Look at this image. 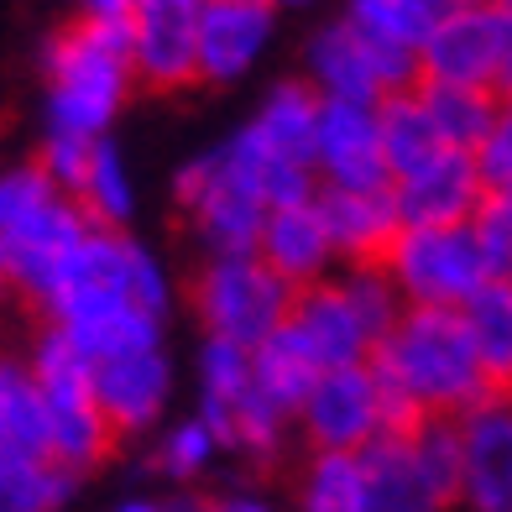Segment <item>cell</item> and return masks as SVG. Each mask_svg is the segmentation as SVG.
Segmentation results:
<instances>
[{
	"label": "cell",
	"instance_id": "1",
	"mask_svg": "<svg viewBox=\"0 0 512 512\" xmlns=\"http://www.w3.org/2000/svg\"><path fill=\"white\" fill-rule=\"evenodd\" d=\"M136 95L126 27L68 21L42 42V136L105 142Z\"/></svg>",
	"mask_w": 512,
	"mask_h": 512
},
{
	"label": "cell",
	"instance_id": "2",
	"mask_svg": "<svg viewBox=\"0 0 512 512\" xmlns=\"http://www.w3.org/2000/svg\"><path fill=\"white\" fill-rule=\"evenodd\" d=\"M371 366L413 418H460L492 398L460 309H403Z\"/></svg>",
	"mask_w": 512,
	"mask_h": 512
},
{
	"label": "cell",
	"instance_id": "3",
	"mask_svg": "<svg viewBox=\"0 0 512 512\" xmlns=\"http://www.w3.org/2000/svg\"><path fill=\"white\" fill-rule=\"evenodd\" d=\"M110 309H142L162 324H173L178 277L136 230H89L79 251L63 262L53 288L37 298L42 324H79Z\"/></svg>",
	"mask_w": 512,
	"mask_h": 512
},
{
	"label": "cell",
	"instance_id": "4",
	"mask_svg": "<svg viewBox=\"0 0 512 512\" xmlns=\"http://www.w3.org/2000/svg\"><path fill=\"white\" fill-rule=\"evenodd\" d=\"M21 356H27L32 377L42 387V403H48V455L63 471L89 481L115 455V445H121L95 403V366L53 324H42Z\"/></svg>",
	"mask_w": 512,
	"mask_h": 512
},
{
	"label": "cell",
	"instance_id": "5",
	"mask_svg": "<svg viewBox=\"0 0 512 512\" xmlns=\"http://www.w3.org/2000/svg\"><path fill=\"white\" fill-rule=\"evenodd\" d=\"M183 298H189V314L204 340H230L241 351H256L262 340H272L293 314V288L256 251L204 256Z\"/></svg>",
	"mask_w": 512,
	"mask_h": 512
},
{
	"label": "cell",
	"instance_id": "6",
	"mask_svg": "<svg viewBox=\"0 0 512 512\" xmlns=\"http://www.w3.org/2000/svg\"><path fill=\"white\" fill-rule=\"evenodd\" d=\"M382 272L392 277L403 309H465L492 283L486 251L471 225H403L387 246Z\"/></svg>",
	"mask_w": 512,
	"mask_h": 512
},
{
	"label": "cell",
	"instance_id": "7",
	"mask_svg": "<svg viewBox=\"0 0 512 512\" xmlns=\"http://www.w3.org/2000/svg\"><path fill=\"white\" fill-rule=\"evenodd\" d=\"M418 418L392 398L377 366H335L319 371L314 392L298 408V439L304 450H330V455H361L387 434L413 429Z\"/></svg>",
	"mask_w": 512,
	"mask_h": 512
},
{
	"label": "cell",
	"instance_id": "8",
	"mask_svg": "<svg viewBox=\"0 0 512 512\" xmlns=\"http://www.w3.org/2000/svg\"><path fill=\"white\" fill-rule=\"evenodd\" d=\"M173 204L189 220V236L204 256H241V251H256V241H262L267 204L220 157V147H204L189 162H178Z\"/></svg>",
	"mask_w": 512,
	"mask_h": 512
},
{
	"label": "cell",
	"instance_id": "9",
	"mask_svg": "<svg viewBox=\"0 0 512 512\" xmlns=\"http://www.w3.org/2000/svg\"><path fill=\"white\" fill-rule=\"evenodd\" d=\"M304 84L319 100L340 105H371L418 84V58L392 53L382 42L361 37L345 16H330L304 37Z\"/></svg>",
	"mask_w": 512,
	"mask_h": 512
},
{
	"label": "cell",
	"instance_id": "10",
	"mask_svg": "<svg viewBox=\"0 0 512 512\" xmlns=\"http://www.w3.org/2000/svg\"><path fill=\"white\" fill-rule=\"evenodd\" d=\"M507 74H512V6H497V0L445 11L429 42L418 48V79L424 84H460L502 95Z\"/></svg>",
	"mask_w": 512,
	"mask_h": 512
},
{
	"label": "cell",
	"instance_id": "11",
	"mask_svg": "<svg viewBox=\"0 0 512 512\" xmlns=\"http://www.w3.org/2000/svg\"><path fill=\"white\" fill-rule=\"evenodd\" d=\"M209 0H136L126 21L136 89L183 95L199 84V27Z\"/></svg>",
	"mask_w": 512,
	"mask_h": 512
},
{
	"label": "cell",
	"instance_id": "12",
	"mask_svg": "<svg viewBox=\"0 0 512 512\" xmlns=\"http://www.w3.org/2000/svg\"><path fill=\"white\" fill-rule=\"evenodd\" d=\"M95 403L105 413V424L115 439H152L162 424L173 418L178 403V361L168 345L152 351H131L95 366Z\"/></svg>",
	"mask_w": 512,
	"mask_h": 512
},
{
	"label": "cell",
	"instance_id": "13",
	"mask_svg": "<svg viewBox=\"0 0 512 512\" xmlns=\"http://www.w3.org/2000/svg\"><path fill=\"white\" fill-rule=\"evenodd\" d=\"M283 11L272 0H209L199 27V84L204 89H236L251 79L277 42Z\"/></svg>",
	"mask_w": 512,
	"mask_h": 512
},
{
	"label": "cell",
	"instance_id": "14",
	"mask_svg": "<svg viewBox=\"0 0 512 512\" xmlns=\"http://www.w3.org/2000/svg\"><path fill=\"white\" fill-rule=\"evenodd\" d=\"M460 424V512H512V392H492Z\"/></svg>",
	"mask_w": 512,
	"mask_h": 512
},
{
	"label": "cell",
	"instance_id": "15",
	"mask_svg": "<svg viewBox=\"0 0 512 512\" xmlns=\"http://www.w3.org/2000/svg\"><path fill=\"white\" fill-rule=\"evenodd\" d=\"M314 178L319 189H387V157H382V131L371 105H319V131H314Z\"/></svg>",
	"mask_w": 512,
	"mask_h": 512
},
{
	"label": "cell",
	"instance_id": "16",
	"mask_svg": "<svg viewBox=\"0 0 512 512\" xmlns=\"http://www.w3.org/2000/svg\"><path fill=\"white\" fill-rule=\"evenodd\" d=\"M256 256H262L293 293H304L314 283H330V277L340 272V256H335V241H330V225H324V215H319V194L267 209Z\"/></svg>",
	"mask_w": 512,
	"mask_h": 512
},
{
	"label": "cell",
	"instance_id": "17",
	"mask_svg": "<svg viewBox=\"0 0 512 512\" xmlns=\"http://www.w3.org/2000/svg\"><path fill=\"white\" fill-rule=\"evenodd\" d=\"M403 225H471L486 199V178L471 152H439L434 162L392 178Z\"/></svg>",
	"mask_w": 512,
	"mask_h": 512
},
{
	"label": "cell",
	"instance_id": "18",
	"mask_svg": "<svg viewBox=\"0 0 512 512\" xmlns=\"http://www.w3.org/2000/svg\"><path fill=\"white\" fill-rule=\"evenodd\" d=\"M288 330L309 345V356L335 371V366H366L377 356V335L371 324L356 314V304L345 298V288L335 283H314L304 293H293V314H288Z\"/></svg>",
	"mask_w": 512,
	"mask_h": 512
},
{
	"label": "cell",
	"instance_id": "19",
	"mask_svg": "<svg viewBox=\"0 0 512 512\" xmlns=\"http://www.w3.org/2000/svg\"><path fill=\"white\" fill-rule=\"evenodd\" d=\"M319 215L330 225L340 267L382 262L387 246L398 241V230H403L392 183L387 189H319Z\"/></svg>",
	"mask_w": 512,
	"mask_h": 512
},
{
	"label": "cell",
	"instance_id": "20",
	"mask_svg": "<svg viewBox=\"0 0 512 512\" xmlns=\"http://www.w3.org/2000/svg\"><path fill=\"white\" fill-rule=\"evenodd\" d=\"M220 147V157L236 168L256 194H262V204L267 209H277V204H298V199H314L319 194V178H314V168L309 162H298V157H288V152H277L262 131H256L251 121L246 126H236L225 136V142H215Z\"/></svg>",
	"mask_w": 512,
	"mask_h": 512
},
{
	"label": "cell",
	"instance_id": "21",
	"mask_svg": "<svg viewBox=\"0 0 512 512\" xmlns=\"http://www.w3.org/2000/svg\"><path fill=\"white\" fill-rule=\"evenodd\" d=\"M225 455H230L225 439L215 434V424H204L194 408L173 413L168 424L147 439V465H152V476L168 486V492H194L199 481H209L220 471Z\"/></svg>",
	"mask_w": 512,
	"mask_h": 512
},
{
	"label": "cell",
	"instance_id": "22",
	"mask_svg": "<svg viewBox=\"0 0 512 512\" xmlns=\"http://www.w3.org/2000/svg\"><path fill=\"white\" fill-rule=\"evenodd\" d=\"M361 471H366L371 512H455V502L439 497L424 481V471L413 465V450L403 434H387L371 450H361Z\"/></svg>",
	"mask_w": 512,
	"mask_h": 512
},
{
	"label": "cell",
	"instance_id": "23",
	"mask_svg": "<svg viewBox=\"0 0 512 512\" xmlns=\"http://www.w3.org/2000/svg\"><path fill=\"white\" fill-rule=\"evenodd\" d=\"M48 455V403L21 351H0V460ZM53 460V455H48Z\"/></svg>",
	"mask_w": 512,
	"mask_h": 512
},
{
	"label": "cell",
	"instance_id": "24",
	"mask_svg": "<svg viewBox=\"0 0 512 512\" xmlns=\"http://www.w3.org/2000/svg\"><path fill=\"white\" fill-rule=\"evenodd\" d=\"M68 199L84 209V220L95 230H131L142 194H136V173H131V162H126L115 136L89 147V162H84V173H79Z\"/></svg>",
	"mask_w": 512,
	"mask_h": 512
},
{
	"label": "cell",
	"instance_id": "25",
	"mask_svg": "<svg viewBox=\"0 0 512 512\" xmlns=\"http://www.w3.org/2000/svg\"><path fill=\"white\" fill-rule=\"evenodd\" d=\"M189 382H194V413L204 424H215V434L225 429V418L236 413L251 392H256V371H251V351L230 340H204L189 361Z\"/></svg>",
	"mask_w": 512,
	"mask_h": 512
},
{
	"label": "cell",
	"instance_id": "26",
	"mask_svg": "<svg viewBox=\"0 0 512 512\" xmlns=\"http://www.w3.org/2000/svg\"><path fill=\"white\" fill-rule=\"evenodd\" d=\"M319 105H324V100L304 84V74H293V79L267 84V95L256 100V110H251V126L262 131L277 152H288V157H298V162H309V168H314Z\"/></svg>",
	"mask_w": 512,
	"mask_h": 512
},
{
	"label": "cell",
	"instance_id": "27",
	"mask_svg": "<svg viewBox=\"0 0 512 512\" xmlns=\"http://www.w3.org/2000/svg\"><path fill=\"white\" fill-rule=\"evenodd\" d=\"M377 131H382V157H387L392 178H403L413 168H424V162H434L439 152H450L445 142H439L434 115H429L424 95H418V84L398 89V95H387L377 105Z\"/></svg>",
	"mask_w": 512,
	"mask_h": 512
},
{
	"label": "cell",
	"instance_id": "28",
	"mask_svg": "<svg viewBox=\"0 0 512 512\" xmlns=\"http://www.w3.org/2000/svg\"><path fill=\"white\" fill-rule=\"evenodd\" d=\"M288 512H371L361 455L304 450L298 476H293V507Z\"/></svg>",
	"mask_w": 512,
	"mask_h": 512
},
{
	"label": "cell",
	"instance_id": "29",
	"mask_svg": "<svg viewBox=\"0 0 512 512\" xmlns=\"http://www.w3.org/2000/svg\"><path fill=\"white\" fill-rule=\"evenodd\" d=\"M340 16L371 42H382L392 53H408L418 58V48L429 42V32L439 27V11L434 0H340Z\"/></svg>",
	"mask_w": 512,
	"mask_h": 512
},
{
	"label": "cell",
	"instance_id": "30",
	"mask_svg": "<svg viewBox=\"0 0 512 512\" xmlns=\"http://www.w3.org/2000/svg\"><path fill=\"white\" fill-rule=\"evenodd\" d=\"M418 95H424L429 115H434V131L450 152H471L486 142L497 110H502V95L492 89H460V84H424L418 79Z\"/></svg>",
	"mask_w": 512,
	"mask_h": 512
},
{
	"label": "cell",
	"instance_id": "31",
	"mask_svg": "<svg viewBox=\"0 0 512 512\" xmlns=\"http://www.w3.org/2000/svg\"><path fill=\"white\" fill-rule=\"evenodd\" d=\"M251 371H256V387H262L277 408H288L293 424H298V408H304V398L314 392V382H319L324 366L309 356V345L283 324L272 340H262V345L251 351Z\"/></svg>",
	"mask_w": 512,
	"mask_h": 512
},
{
	"label": "cell",
	"instance_id": "32",
	"mask_svg": "<svg viewBox=\"0 0 512 512\" xmlns=\"http://www.w3.org/2000/svg\"><path fill=\"white\" fill-rule=\"evenodd\" d=\"M492 392H512V283H486L460 309Z\"/></svg>",
	"mask_w": 512,
	"mask_h": 512
},
{
	"label": "cell",
	"instance_id": "33",
	"mask_svg": "<svg viewBox=\"0 0 512 512\" xmlns=\"http://www.w3.org/2000/svg\"><path fill=\"white\" fill-rule=\"evenodd\" d=\"M79 476L58 460H0V512H68L79 497Z\"/></svg>",
	"mask_w": 512,
	"mask_h": 512
},
{
	"label": "cell",
	"instance_id": "34",
	"mask_svg": "<svg viewBox=\"0 0 512 512\" xmlns=\"http://www.w3.org/2000/svg\"><path fill=\"white\" fill-rule=\"evenodd\" d=\"M403 439L424 481L460 507V424L455 418H418L413 429H403Z\"/></svg>",
	"mask_w": 512,
	"mask_h": 512
},
{
	"label": "cell",
	"instance_id": "35",
	"mask_svg": "<svg viewBox=\"0 0 512 512\" xmlns=\"http://www.w3.org/2000/svg\"><path fill=\"white\" fill-rule=\"evenodd\" d=\"M63 189L42 173V162H11V168H0V236H11L16 225H27L32 215H42Z\"/></svg>",
	"mask_w": 512,
	"mask_h": 512
},
{
	"label": "cell",
	"instance_id": "36",
	"mask_svg": "<svg viewBox=\"0 0 512 512\" xmlns=\"http://www.w3.org/2000/svg\"><path fill=\"white\" fill-rule=\"evenodd\" d=\"M476 236L486 251V267H492V283H512V178L486 189L476 209Z\"/></svg>",
	"mask_w": 512,
	"mask_h": 512
},
{
	"label": "cell",
	"instance_id": "37",
	"mask_svg": "<svg viewBox=\"0 0 512 512\" xmlns=\"http://www.w3.org/2000/svg\"><path fill=\"white\" fill-rule=\"evenodd\" d=\"M476 168H481V178H486V189L512 178V100H502L492 131H486V142L476 147Z\"/></svg>",
	"mask_w": 512,
	"mask_h": 512
},
{
	"label": "cell",
	"instance_id": "38",
	"mask_svg": "<svg viewBox=\"0 0 512 512\" xmlns=\"http://www.w3.org/2000/svg\"><path fill=\"white\" fill-rule=\"evenodd\" d=\"M199 512H288L272 492L262 486H220V492H209Z\"/></svg>",
	"mask_w": 512,
	"mask_h": 512
},
{
	"label": "cell",
	"instance_id": "39",
	"mask_svg": "<svg viewBox=\"0 0 512 512\" xmlns=\"http://www.w3.org/2000/svg\"><path fill=\"white\" fill-rule=\"evenodd\" d=\"M204 507V497H194V492H126L121 502H110V512H199Z\"/></svg>",
	"mask_w": 512,
	"mask_h": 512
},
{
	"label": "cell",
	"instance_id": "40",
	"mask_svg": "<svg viewBox=\"0 0 512 512\" xmlns=\"http://www.w3.org/2000/svg\"><path fill=\"white\" fill-rule=\"evenodd\" d=\"M131 11H136V0H79L84 21H115V27H126Z\"/></svg>",
	"mask_w": 512,
	"mask_h": 512
},
{
	"label": "cell",
	"instance_id": "41",
	"mask_svg": "<svg viewBox=\"0 0 512 512\" xmlns=\"http://www.w3.org/2000/svg\"><path fill=\"white\" fill-rule=\"evenodd\" d=\"M277 11H314V6H324V0H272Z\"/></svg>",
	"mask_w": 512,
	"mask_h": 512
},
{
	"label": "cell",
	"instance_id": "42",
	"mask_svg": "<svg viewBox=\"0 0 512 512\" xmlns=\"http://www.w3.org/2000/svg\"><path fill=\"white\" fill-rule=\"evenodd\" d=\"M11 298H16V293H11V277H6V267H0V309H6Z\"/></svg>",
	"mask_w": 512,
	"mask_h": 512
},
{
	"label": "cell",
	"instance_id": "43",
	"mask_svg": "<svg viewBox=\"0 0 512 512\" xmlns=\"http://www.w3.org/2000/svg\"><path fill=\"white\" fill-rule=\"evenodd\" d=\"M439 11H460V6H476V0H434Z\"/></svg>",
	"mask_w": 512,
	"mask_h": 512
},
{
	"label": "cell",
	"instance_id": "44",
	"mask_svg": "<svg viewBox=\"0 0 512 512\" xmlns=\"http://www.w3.org/2000/svg\"><path fill=\"white\" fill-rule=\"evenodd\" d=\"M502 100H512V74H507V84H502Z\"/></svg>",
	"mask_w": 512,
	"mask_h": 512
},
{
	"label": "cell",
	"instance_id": "45",
	"mask_svg": "<svg viewBox=\"0 0 512 512\" xmlns=\"http://www.w3.org/2000/svg\"><path fill=\"white\" fill-rule=\"evenodd\" d=\"M497 6H512V0H497Z\"/></svg>",
	"mask_w": 512,
	"mask_h": 512
}]
</instances>
